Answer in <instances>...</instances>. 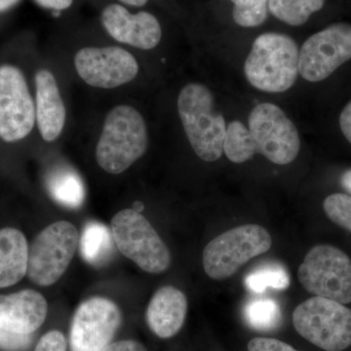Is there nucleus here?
Segmentation results:
<instances>
[{
  "label": "nucleus",
  "instance_id": "nucleus-1",
  "mask_svg": "<svg viewBox=\"0 0 351 351\" xmlns=\"http://www.w3.org/2000/svg\"><path fill=\"white\" fill-rule=\"evenodd\" d=\"M300 51L294 39L277 32L261 34L244 64L252 86L267 93H283L297 82Z\"/></svg>",
  "mask_w": 351,
  "mask_h": 351
},
{
  "label": "nucleus",
  "instance_id": "nucleus-2",
  "mask_svg": "<svg viewBox=\"0 0 351 351\" xmlns=\"http://www.w3.org/2000/svg\"><path fill=\"white\" fill-rule=\"evenodd\" d=\"M147 147L144 117L130 106H117L106 117L97 145V162L110 174H121L144 156Z\"/></svg>",
  "mask_w": 351,
  "mask_h": 351
},
{
  "label": "nucleus",
  "instance_id": "nucleus-3",
  "mask_svg": "<svg viewBox=\"0 0 351 351\" xmlns=\"http://www.w3.org/2000/svg\"><path fill=\"white\" fill-rule=\"evenodd\" d=\"M178 112L196 156L206 162L221 158L226 120L221 112L215 110L212 92L200 83H189L178 97Z\"/></svg>",
  "mask_w": 351,
  "mask_h": 351
},
{
  "label": "nucleus",
  "instance_id": "nucleus-4",
  "mask_svg": "<svg viewBox=\"0 0 351 351\" xmlns=\"http://www.w3.org/2000/svg\"><path fill=\"white\" fill-rule=\"evenodd\" d=\"M271 245V237L263 226H237L206 245L203 251V267L210 278L225 280L252 258L267 253Z\"/></svg>",
  "mask_w": 351,
  "mask_h": 351
},
{
  "label": "nucleus",
  "instance_id": "nucleus-5",
  "mask_svg": "<svg viewBox=\"0 0 351 351\" xmlns=\"http://www.w3.org/2000/svg\"><path fill=\"white\" fill-rule=\"evenodd\" d=\"M295 331L326 351H343L351 346V309L325 298L313 297L295 307Z\"/></svg>",
  "mask_w": 351,
  "mask_h": 351
},
{
  "label": "nucleus",
  "instance_id": "nucleus-6",
  "mask_svg": "<svg viewBox=\"0 0 351 351\" xmlns=\"http://www.w3.org/2000/svg\"><path fill=\"white\" fill-rule=\"evenodd\" d=\"M117 248L149 274H162L171 263L169 249L149 221L133 209L119 212L110 223Z\"/></svg>",
  "mask_w": 351,
  "mask_h": 351
},
{
  "label": "nucleus",
  "instance_id": "nucleus-7",
  "mask_svg": "<svg viewBox=\"0 0 351 351\" xmlns=\"http://www.w3.org/2000/svg\"><path fill=\"white\" fill-rule=\"evenodd\" d=\"M298 277L302 287L316 297L351 302V260L332 245L313 247L300 265Z\"/></svg>",
  "mask_w": 351,
  "mask_h": 351
},
{
  "label": "nucleus",
  "instance_id": "nucleus-8",
  "mask_svg": "<svg viewBox=\"0 0 351 351\" xmlns=\"http://www.w3.org/2000/svg\"><path fill=\"white\" fill-rule=\"evenodd\" d=\"M78 232L73 223L59 221L38 233L29 248L27 276L39 286L53 285L75 257Z\"/></svg>",
  "mask_w": 351,
  "mask_h": 351
},
{
  "label": "nucleus",
  "instance_id": "nucleus-9",
  "mask_svg": "<svg viewBox=\"0 0 351 351\" xmlns=\"http://www.w3.org/2000/svg\"><path fill=\"white\" fill-rule=\"evenodd\" d=\"M248 122L257 152L272 163L286 165L299 156V132L280 108L274 104H260L252 110Z\"/></svg>",
  "mask_w": 351,
  "mask_h": 351
},
{
  "label": "nucleus",
  "instance_id": "nucleus-10",
  "mask_svg": "<svg viewBox=\"0 0 351 351\" xmlns=\"http://www.w3.org/2000/svg\"><path fill=\"white\" fill-rule=\"evenodd\" d=\"M351 59V25L339 23L307 38L299 57V73L309 82L326 80Z\"/></svg>",
  "mask_w": 351,
  "mask_h": 351
},
{
  "label": "nucleus",
  "instance_id": "nucleus-11",
  "mask_svg": "<svg viewBox=\"0 0 351 351\" xmlns=\"http://www.w3.org/2000/svg\"><path fill=\"white\" fill-rule=\"evenodd\" d=\"M122 322L117 304L106 298L95 297L76 309L69 331L71 351H101L112 343Z\"/></svg>",
  "mask_w": 351,
  "mask_h": 351
},
{
  "label": "nucleus",
  "instance_id": "nucleus-12",
  "mask_svg": "<svg viewBox=\"0 0 351 351\" xmlns=\"http://www.w3.org/2000/svg\"><path fill=\"white\" fill-rule=\"evenodd\" d=\"M36 107L24 75L10 64L0 66V138L18 142L31 133Z\"/></svg>",
  "mask_w": 351,
  "mask_h": 351
},
{
  "label": "nucleus",
  "instance_id": "nucleus-13",
  "mask_svg": "<svg viewBox=\"0 0 351 351\" xmlns=\"http://www.w3.org/2000/svg\"><path fill=\"white\" fill-rule=\"evenodd\" d=\"M76 71L87 84L112 89L132 82L138 73L137 60L123 48L85 47L75 57Z\"/></svg>",
  "mask_w": 351,
  "mask_h": 351
},
{
  "label": "nucleus",
  "instance_id": "nucleus-14",
  "mask_svg": "<svg viewBox=\"0 0 351 351\" xmlns=\"http://www.w3.org/2000/svg\"><path fill=\"white\" fill-rule=\"evenodd\" d=\"M101 24L115 40L143 50L156 48L162 38L158 20L149 12L132 14L119 4L104 9Z\"/></svg>",
  "mask_w": 351,
  "mask_h": 351
},
{
  "label": "nucleus",
  "instance_id": "nucleus-15",
  "mask_svg": "<svg viewBox=\"0 0 351 351\" xmlns=\"http://www.w3.org/2000/svg\"><path fill=\"white\" fill-rule=\"evenodd\" d=\"M45 298L34 290L0 295V330L32 335L41 327L47 316Z\"/></svg>",
  "mask_w": 351,
  "mask_h": 351
},
{
  "label": "nucleus",
  "instance_id": "nucleus-16",
  "mask_svg": "<svg viewBox=\"0 0 351 351\" xmlns=\"http://www.w3.org/2000/svg\"><path fill=\"white\" fill-rule=\"evenodd\" d=\"M36 117L41 137L54 142L61 135L66 123V108L56 78L48 69H40L36 75Z\"/></svg>",
  "mask_w": 351,
  "mask_h": 351
},
{
  "label": "nucleus",
  "instance_id": "nucleus-17",
  "mask_svg": "<svg viewBox=\"0 0 351 351\" xmlns=\"http://www.w3.org/2000/svg\"><path fill=\"white\" fill-rule=\"evenodd\" d=\"M186 313L188 301L184 293L173 286H164L152 298L145 317L157 337L169 339L182 329Z\"/></svg>",
  "mask_w": 351,
  "mask_h": 351
},
{
  "label": "nucleus",
  "instance_id": "nucleus-18",
  "mask_svg": "<svg viewBox=\"0 0 351 351\" xmlns=\"http://www.w3.org/2000/svg\"><path fill=\"white\" fill-rule=\"evenodd\" d=\"M29 245L25 235L13 228L0 230V288L20 282L27 271Z\"/></svg>",
  "mask_w": 351,
  "mask_h": 351
},
{
  "label": "nucleus",
  "instance_id": "nucleus-19",
  "mask_svg": "<svg viewBox=\"0 0 351 351\" xmlns=\"http://www.w3.org/2000/svg\"><path fill=\"white\" fill-rule=\"evenodd\" d=\"M46 188L51 197L62 206L77 209L86 197L84 182L75 169L57 166L46 179Z\"/></svg>",
  "mask_w": 351,
  "mask_h": 351
},
{
  "label": "nucleus",
  "instance_id": "nucleus-20",
  "mask_svg": "<svg viewBox=\"0 0 351 351\" xmlns=\"http://www.w3.org/2000/svg\"><path fill=\"white\" fill-rule=\"evenodd\" d=\"M112 230L99 221H89L83 228L80 254L90 265L101 267L108 262L113 253Z\"/></svg>",
  "mask_w": 351,
  "mask_h": 351
},
{
  "label": "nucleus",
  "instance_id": "nucleus-21",
  "mask_svg": "<svg viewBox=\"0 0 351 351\" xmlns=\"http://www.w3.org/2000/svg\"><path fill=\"white\" fill-rule=\"evenodd\" d=\"M326 0H269V12L285 24L299 27L313 13L321 10Z\"/></svg>",
  "mask_w": 351,
  "mask_h": 351
},
{
  "label": "nucleus",
  "instance_id": "nucleus-22",
  "mask_svg": "<svg viewBox=\"0 0 351 351\" xmlns=\"http://www.w3.org/2000/svg\"><path fill=\"white\" fill-rule=\"evenodd\" d=\"M223 152L233 163H243L257 154L255 141L251 132L239 120L230 122L226 127Z\"/></svg>",
  "mask_w": 351,
  "mask_h": 351
},
{
  "label": "nucleus",
  "instance_id": "nucleus-23",
  "mask_svg": "<svg viewBox=\"0 0 351 351\" xmlns=\"http://www.w3.org/2000/svg\"><path fill=\"white\" fill-rule=\"evenodd\" d=\"M245 321L258 331H271L281 321V309L274 300L258 298L249 302L244 307Z\"/></svg>",
  "mask_w": 351,
  "mask_h": 351
},
{
  "label": "nucleus",
  "instance_id": "nucleus-24",
  "mask_svg": "<svg viewBox=\"0 0 351 351\" xmlns=\"http://www.w3.org/2000/svg\"><path fill=\"white\" fill-rule=\"evenodd\" d=\"M245 286L257 294H262L269 288L286 290L290 286V277L282 265L267 263L250 272L245 278Z\"/></svg>",
  "mask_w": 351,
  "mask_h": 351
},
{
  "label": "nucleus",
  "instance_id": "nucleus-25",
  "mask_svg": "<svg viewBox=\"0 0 351 351\" xmlns=\"http://www.w3.org/2000/svg\"><path fill=\"white\" fill-rule=\"evenodd\" d=\"M232 18L240 27H255L263 25L269 16V0H230Z\"/></svg>",
  "mask_w": 351,
  "mask_h": 351
},
{
  "label": "nucleus",
  "instance_id": "nucleus-26",
  "mask_svg": "<svg viewBox=\"0 0 351 351\" xmlns=\"http://www.w3.org/2000/svg\"><path fill=\"white\" fill-rule=\"evenodd\" d=\"M325 213L332 223L351 232V196L334 193L323 202Z\"/></svg>",
  "mask_w": 351,
  "mask_h": 351
},
{
  "label": "nucleus",
  "instance_id": "nucleus-27",
  "mask_svg": "<svg viewBox=\"0 0 351 351\" xmlns=\"http://www.w3.org/2000/svg\"><path fill=\"white\" fill-rule=\"evenodd\" d=\"M32 334H18L0 330V350L3 351H23L32 343Z\"/></svg>",
  "mask_w": 351,
  "mask_h": 351
},
{
  "label": "nucleus",
  "instance_id": "nucleus-28",
  "mask_svg": "<svg viewBox=\"0 0 351 351\" xmlns=\"http://www.w3.org/2000/svg\"><path fill=\"white\" fill-rule=\"evenodd\" d=\"M68 343L63 334L56 330L46 332L39 339L34 351H66Z\"/></svg>",
  "mask_w": 351,
  "mask_h": 351
},
{
  "label": "nucleus",
  "instance_id": "nucleus-29",
  "mask_svg": "<svg viewBox=\"0 0 351 351\" xmlns=\"http://www.w3.org/2000/svg\"><path fill=\"white\" fill-rule=\"evenodd\" d=\"M249 351H299L276 339L256 338L248 343Z\"/></svg>",
  "mask_w": 351,
  "mask_h": 351
},
{
  "label": "nucleus",
  "instance_id": "nucleus-30",
  "mask_svg": "<svg viewBox=\"0 0 351 351\" xmlns=\"http://www.w3.org/2000/svg\"><path fill=\"white\" fill-rule=\"evenodd\" d=\"M101 351H147V350L142 343H138V341L125 339V341L112 343Z\"/></svg>",
  "mask_w": 351,
  "mask_h": 351
},
{
  "label": "nucleus",
  "instance_id": "nucleus-31",
  "mask_svg": "<svg viewBox=\"0 0 351 351\" xmlns=\"http://www.w3.org/2000/svg\"><path fill=\"white\" fill-rule=\"evenodd\" d=\"M339 126L346 140L351 144V101L343 108L339 117Z\"/></svg>",
  "mask_w": 351,
  "mask_h": 351
},
{
  "label": "nucleus",
  "instance_id": "nucleus-32",
  "mask_svg": "<svg viewBox=\"0 0 351 351\" xmlns=\"http://www.w3.org/2000/svg\"><path fill=\"white\" fill-rule=\"evenodd\" d=\"M34 1L43 8L62 11L71 7L73 0H34Z\"/></svg>",
  "mask_w": 351,
  "mask_h": 351
},
{
  "label": "nucleus",
  "instance_id": "nucleus-33",
  "mask_svg": "<svg viewBox=\"0 0 351 351\" xmlns=\"http://www.w3.org/2000/svg\"><path fill=\"white\" fill-rule=\"evenodd\" d=\"M341 184L346 191L351 193V169L346 171L341 176Z\"/></svg>",
  "mask_w": 351,
  "mask_h": 351
},
{
  "label": "nucleus",
  "instance_id": "nucleus-34",
  "mask_svg": "<svg viewBox=\"0 0 351 351\" xmlns=\"http://www.w3.org/2000/svg\"><path fill=\"white\" fill-rule=\"evenodd\" d=\"M19 1L20 0H0V12L9 10Z\"/></svg>",
  "mask_w": 351,
  "mask_h": 351
},
{
  "label": "nucleus",
  "instance_id": "nucleus-35",
  "mask_svg": "<svg viewBox=\"0 0 351 351\" xmlns=\"http://www.w3.org/2000/svg\"><path fill=\"white\" fill-rule=\"evenodd\" d=\"M123 3L128 4L132 6H143L147 3L149 0H120Z\"/></svg>",
  "mask_w": 351,
  "mask_h": 351
},
{
  "label": "nucleus",
  "instance_id": "nucleus-36",
  "mask_svg": "<svg viewBox=\"0 0 351 351\" xmlns=\"http://www.w3.org/2000/svg\"><path fill=\"white\" fill-rule=\"evenodd\" d=\"M144 205H143V203L141 202H135L134 203L133 210H135V211L138 212V213H141V212L144 210Z\"/></svg>",
  "mask_w": 351,
  "mask_h": 351
}]
</instances>
